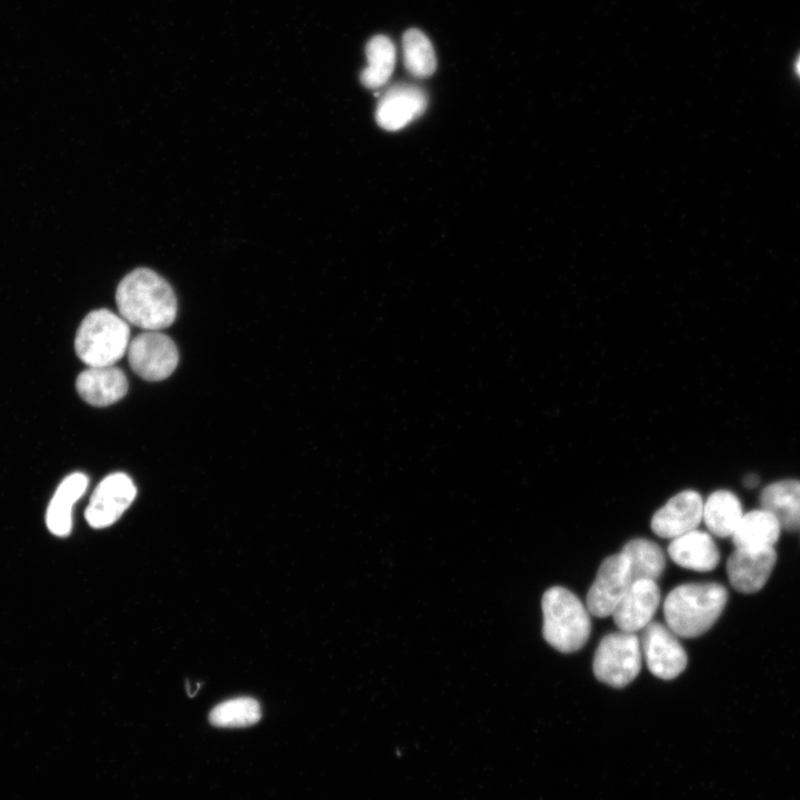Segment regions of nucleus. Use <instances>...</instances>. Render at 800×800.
Instances as JSON below:
<instances>
[{
	"label": "nucleus",
	"instance_id": "obj_1",
	"mask_svg": "<svg viewBox=\"0 0 800 800\" xmlns=\"http://www.w3.org/2000/svg\"><path fill=\"white\" fill-rule=\"evenodd\" d=\"M116 302L127 322L146 330L168 328L177 316L173 289L148 268H138L124 276L118 284Z\"/></svg>",
	"mask_w": 800,
	"mask_h": 800
},
{
	"label": "nucleus",
	"instance_id": "obj_2",
	"mask_svg": "<svg viewBox=\"0 0 800 800\" xmlns=\"http://www.w3.org/2000/svg\"><path fill=\"white\" fill-rule=\"evenodd\" d=\"M727 601L728 591L718 582L677 586L669 592L663 603L667 626L678 637H699L714 624Z\"/></svg>",
	"mask_w": 800,
	"mask_h": 800
},
{
	"label": "nucleus",
	"instance_id": "obj_3",
	"mask_svg": "<svg viewBox=\"0 0 800 800\" xmlns=\"http://www.w3.org/2000/svg\"><path fill=\"white\" fill-rule=\"evenodd\" d=\"M542 634L562 653L580 650L589 639L591 620L580 599L563 587H551L542 596Z\"/></svg>",
	"mask_w": 800,
	"mask_h": 800
},
{
	"label": "nucleus",
	"instance_id": "obj_4",
	"mask_svg": "<svg viewBox=\"0 0 800 800\" xmlns=\"http://www.w3.org/2000/svg\"><path fill=\"white\" fill-rule=\"evenodd\" d=\"M128 322L108 309L89 312L81 321L74 338L78 358L89 367L112 366L128 350Z\"/></svg>",
	"mask_w": 800,
	"mask_h": 800
},
{
	"label": "nucleus",
	"instance_id": "obj_5",
	"mask_svg": "<svg viewBox=\"0 0 800 800\" xmlns=\"http://www.w3.org/2000/svg\"><path fill=\"white\" fill-rule=\"evenodd\" d=\"M639 638L631 632L606 634L599 642L592 661L594 677L613 688L632 682L641 670Z\"/></svg>",
	"mask_w": 800,
	"mask_h": 800
},
{
	"label": "nucleus",
	"instance_id": "obj_6",
	"mask_svg": "<svg viewBox=\"0 0 800 800\" xmlns=\"http://www.w3.org/2000/svg\"><path fill=\"white\" fill-rule=\"evenodd\" d=\"M131 369L147 381L168 378L177 368L179 353L173 340L159 330L136 336L128 346Z\"/></svg>",
	"mask_w": 800,
	"mask_h": 800
},
{
	"label": "nucleus",
	"instance_id": "obj_7",
	"mask_svg": "<svg viewBox=\"0 0 800 800\" xmlns=\"http://www.w3.org/2000/svg\"><path fill=\"white\" fill-rule=\"evenodd\" d=\"M632 582L630 561L624 553L606 558L587 593L589 613L598 618L611 616Z\"/></svg>",
	"mask_w": 800,
	"mask_h": 800
},
{
	"label": "nucleus",
	"instance_id": "obj_8",
	"mask_svg": "<svg viewBox=\"0 0 800 800\" xmlns=\"http://www.w3.org/2000/svg\"><path fill=\"white\" fill-rule=\"evenodd\" d=\"M641 648L648 669L660 679H674L687 667V653L677 634L659 621L642 629Z\"/></svg>",
	"mask_w": 800,
	"mask_h": 800
},
{
	"label": "nucleus",
	"instance_id": "obj_9",
	"mask_svg": "<svg viewBox=\"0 0 800 800\" xmlns=\"http://www.w3.org/2000/svg\"><path fill=\"white\" fill-rule=\"evenodd\" d=\"M137 494L131 478L111 473L103 478L91 494L84 517L90 527L102 529L114 523L129 508Z\"/></svg>",
	"mask_w": 800,
	"mask_h": 800
},
{
	"label": "nucleus",
	"instance_id": "obj_10",
	"mask_svg": "<svg viewBox=\"0 0 800 800\" xmlns=\"http://www.w3.org/2000/svg\"><path fill=\"white\" fill-rule=\"evenodd\" d=\"M703 500L694 490L671 497L651 519V530L661 538L673 539L698 528L702 521Z\"/></svg>",
	"mask_w": 800,
	"mask_h": 800
},
{
	"label": "nucleus",
	"instance_id": "obj_11",
	"mask_svg": "<svg viewBox=\"0 0 800 800\" xmlns=\"http://www.w3.org/2000/svg\"><path fill=\"white\" fill-rule=\"evenodd\" d=\"M427 104V94L419 87L406 83L393 86L378 102L377 123L388 131L400 130L419 118Z\"/></svg>",
	"mask_w": 800,
	"mask_h": 800
},
{
	"label": "nucleus",
	"instance_id": "obj_12",
	"mask_svg": "<svg viewBox=\"0 0 800 800\" xmlns=\"http://www.w3.org/2000/svg\"><path fill=\"white\" fill-rule=\"evenodd\" d=\"M660 603V589L657 581L636 580L612 612L620 631L634 633L652 621Z\"/></svg>",
	"mask_w": 800,
	"mask_h": 800
},
{
	"label": "nucleus",
	"instance_id": "obj_13",
	"mask_svg": "<svg viewBox=\"0 0 800 800\" xmlns=\"http://www.w3.org/2000/svg\"><path fill=\"white\" fill-rule=\"evenodd\" d=\"M777 561L774 547L736 549L727 561L731 586L742 593L759 591L768 581Z\"/></svg>",
	"mask_w": 800,
	"mask_h": 800
},
{
	"label": "nucleus",
	"instance_id": "obj_14",
	"mask_svg": "<svg viewBox=\"0 0 800 800\" xmlns=\"http://www.w3.org/2000/svg\"><path fill=\"white\" fill-rule=\"evenodd\" d=\"M78 394L94 407L110 406L128 391L126 374L117 367H89L76 380Z\"/></svg>",
	"mask_w": 800,
	"mask_h": 800
},
{
	"label": "nucleus",
	"instance_id": "obj_15",
	"mask_svg": "<svg viewBox=\"0 0 800 800\" xmlns=\"http://www.w3.org/2000/svg\"><path fill=\"white\" fill-rule=\"evenodd\" d=\"M668 554L678 566L699 572L713 570L720 560L712 537L698 529L673 538L668 546Z\"/></svg>",
	"mask_w": 800,
	"mask_h": 800
},
{
	"label": "nucleus",
	"instance_id": "obj_16",
	"mask_svg": "<svg viewBox=\"0 0 800 800\" xmlns=\"http://www.w3.org/2000/svg\"><path fill=\"white\" fill-rule=\"evenodd\" d=\"M88 477L82 472L67 476L56 489L46 512L49 531L58 537H66L72 528V509L84 494Z\"/></svg>",
	"mask_w": 800,
	"mask_h": 800
},
{
	"label": "nucleus",
	"instance_id": "obj_17",
	"mask_svg": "<svg viewBox=\"0 0 800 800\" xmlns=\"http://www.w3.org/2000/svg\"><path fill=\"white\" fill-rule=\"evenodd\" d=\"M760 506L776 517L781 529L800 530V480H780L767 486Z\"/></svg>",
	"mask_w": 800,
	"mask_h": 800
},
{
	"label": "nucleus",
	"instance_id": "obj_18",
	"mask_svg": "<svg viewBox=\"0 0 800 800\" xmlns=\"http://www.w3.org/2000/svg\"><path fill=\"white\" fill-rule=\"evenodd\" d=\"M781 530L776 517L761 508L743 513L731 538L736 549H763L774 547Z\"/></svg>",
	"mask_w": 800,
	"mask_h": 800
},
{
	"label": "nucleus",
	"instance_id": "obj_19",
	"mask_svg": "<svg viewBox=\"0 0 800 800\" xmlns=\"http://www.w3.org/2000/svg\"><path fill=\"white\" fill-rule=\"evenodd\" d=\"M742 516L740 500L729 490H717L703 502L702 520L717 537H731Z\"/></svg>",
	"mask_w": 800,
	"mask_h": 800
},
{
	"label": "nucleus",
	"instance_id": "obj_20",
	"mask_svg": "<svg viewBox=\"0 0 800 800\" xmlns=\"http://www.w3.org/2000/svg\"><path fill=\"white\" fill-rule=\"evenodd\" d=\"M368 66L361 71L360 80L368 89H379L390 79L396 64L393 42L382 34L371 38L366 46Z\"/></svg>",
	"mask_w": 800,
	"mask_h": 800
},
{
	"label": "nucleus",
	"instance_id": "obj_21",
	"mask_svg": "<svg viewBox=\"0 0 800 800\" xmlns=\"http://www.w3.org/2000/svg\"><path fill=\"white\" fill-rule=\"evenodd\" d=\"M621 552L630 561L633 581H657L662 576L666 568V557L656 542L643 538L632 539L624 544Z\"/></svg>",
	"mask_w": 800,
	"mask_h": 800
},
{
	"label": "nucleus",
	"instance_id": "obj_22",
	"mask_svg": "<svg viewBox=\"0 0 800 800\" xmlns=\"http://www.w3.org/2000/svg\"><path fill=\"white\" fill-rule=\"evenodd\" d=\"M260 718V704L250 697L226 700L209 713V722L217 728H246L256 724Z\"/></svg>",
	"mask_w": 800,
	"mask_h": 800
},
{
	"label": "nucleus",
	"instance_id": "obj_23",
	"mask_svg": "<svg viewBox=\"0 0 800 800\" xmlns=\"http://www.w3.org/2000/svg\"><path fill=\"white\" fill-rule=\"evenodd\" d=\"M404 67L416 78H428L437 68L433 47L418 29H409L402 38Z\"/></svg>",
	"mask_w": 800,
	"mask_h": 800
},
{
	"label": "nucleus",
	"instance_id": "obj_24",
	"mask_svg": "<svg viewBox=\"0 0 800 800\" xmlns=\"http://www.w3.org/2000/svg\"><path fill=\"white\" fill-rule=\"evenodd\" d=\"M759 482V478L756 474H749L744 478V484L748 488H753Z\"/></svg>",
	"mask_w": 800,
	"mask_h": 800
},
{
	"label": "nucleus",
	"instance_id": "obj_25",
	"mask_svg": "<svg viewBox=\"0 0 800 800\" xmlns=\"http://www.w3.org/2000/svg\"><path fill=\"white\" fill-rule=\"evenodd\" d=\"M796 68H797V72L800 74V57L797 61Z\"/></svg>",
	"mask_w": 800,
	"mask_h": 800
}]
</instances>
